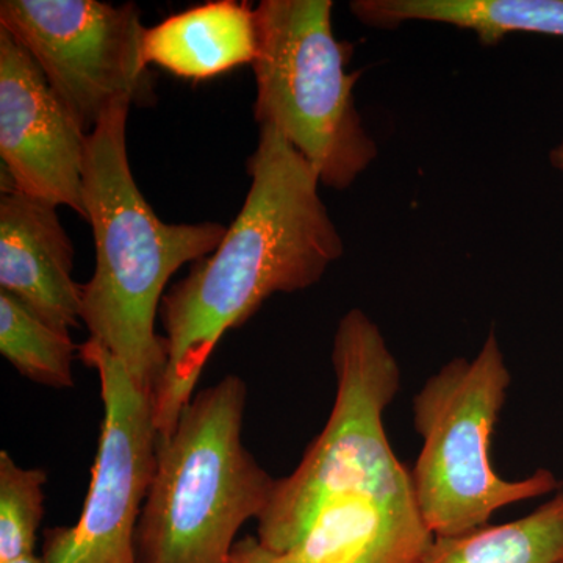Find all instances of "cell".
Segmentation results:
<instances>
[{
  "instance_id": "14",
  "label": "cell",
  "mask_w": 563,
  "mask_h": 563,
  "mask_svg": "<svg viewBox=\"0 0 563 563\" xmlns=\"http://www.w3.org/2000/svg\"><path fill=\"white\" fill-rule=\"evenodd\" d=\"M0 352L32 383L51 388L74 385V361L79 346L69 332L41 320L5 291H0Z\"/></svg>"
},
{
  "instance_id": "6",
  "label": "cell",
  "mask_w": 563,
  "mask_h": 563,
  "mask_svg": "<svg viewBox=\"0 0 563 563\" xmlns=\"http://www.w3.org/2000/svg\"><path fill=\"white\" fill-rule=\"evenodd\" d=\"M510 383L498 336L490 332L476 357L453 358L415 396L422 448L410 473L418 510L433 537L483 528L496 510L563 487L550 470L507 481L493 468V432Z\"/></svg>"
},
{
  "instance_id": "1",
  "label": "cell",
  "mask_w": 563,
  "mask_h": 563,
  "mask_svg": "<svg viewBox=\"0 0 563 563\" xmlns=\"http://www.w3.org/2000/svg\"><path fill=\"white\" fill-rule=\"evenodd\" d=\"M246 166L250 191L224 240L163 296L166 368L152 393L158 437L176 429L225 332L277 292L313 287L344 254L320 177L272 125H262Z\"/></svg>"
},
{
  "instance_id": "15",
  "label": "cell",
  "mask_w": 563,
  "mask_h": 563,
  "mask_svg": "<svg viewBox=\"0 0 563 563\" xmlns=\"http://www.w3.org/2000/svg\"><path fill=\"white\" fill-rule=\"evenodd\" d=\"M46 483L44 470L24 468L0 451V563L35 554Z\"/></svg>"
},
{
  "instance_id": "8",
  "label": "cell",
  "mask_w": 563,
  "mask_h": 563,
  "mask_svg": "<svg viewBox=\"0 0 563 563\" xmlns=\"http://www.w3.org/2000/svg\"><path fill=\"white\" fill-rule=\"evenodd\" d=\"M79 357L101 385L103 420L79 521L47 529L46 563H139L135 537L155 470L158 431L152 393L125 366L87 340Z\"/></svg>"
},
{
  "instance_id": "4",
  "label": "cell",
  "mask_w": 563,
  "mask_h": 563,
  "mask_svg": "<svg viewBox=\"0 0 563 563\" xmlns=\"http://www.w3.org/2000/svg\"><path fill=\"white\" fill-rule=\"evenodd\" d=\"M247 385L235 374L192 396L172 435L158 437L135 547L139 563H228L276 481L243 442Z\"/></svg>"
},
{
  "instance_id": "16",
  "label": "cell",
  "mask_w": 563,
  "mask_h": 563,
  "mask_svg": "<svg viewBox=\"0 0 563 563\" xmlns=\"http://www.w3.org/2000/svg\"><path fill=\"white\" fill-rule=\"evenodd\" d=\"M228 563H298L290 554L265 547L257 537H244L235 542Z\"/></svg>"
},
{
  "instance_id": "17",
  "label": "cell",
  "mask_w": 563,
  "mask_h": 563,
  "mask_svg": "<svg viewBox=\"0 0 563 563\" xmlns=\"http://www.w3.org/2000/svg\"><path fill=\"white\" fill-rule=\"evenodd\" d=\"M550 163L555 172L563 174V141L550 152Z\"/></svg>"
},
{
  "instance_id": "9",
  "label": "cell",
  "mask_w": 563,
  "mask_h": 563,
  "mask_svg": "<svg viewBox=\"0 0 563 563\" xmlns=\"http://www.w3.org/2000/svg\"><path fill=\"white\" fill-rule=\"evenodd\" d=\"M90 133L66 110L38 63L0 27V157L7 190L87 220L84 165Z\"/></svg>"
},
{
  "instance_id": "19",
  "label": "cell",
  "mask_w": 563,
  "mask_h": 563,
  "mask_svg": "<svg viewBox=\"0 0 563 563\" xmlns=\"http://www.w3.org/2000/svg\"><path fill=\"white\" fill-rule=\"evenodd\" d=\"M563 563V562H562Z\"/></svg>"
},
{
  "instance_id": "5",
  "label": "cell",
  "mask_w": 563,
  "mask_h": 563,
  "mask_svg": "<svg viewBox=\"0 0 563 563\" xmlns=\"http://www.w3.org/2000/svg\"><path fill=\"white\" fill-rule=\"evenodd\" d=\"M331 0H262L252 63L254 118L312 165L321 185L347 190L379 154L363 125L350 73L352 46L336 40Z\"/></svg>"
},
{
  "instance_id": "10",
  "label": "cell",
  "mask_w": 563,
  "mask_h": 563,
  "mask_svg": "<svg viewBox=\"0 0 563 563\" xmlns=\"http://www.w3.org/2000/svg\"><path fill=\"white\" fill-rule=\"evenodd\" d=\"M74 246L57 209L16 190L0 196V291L60 331L79 325Z\"/></svg>"
},
{
  "instance_id": "13",
  "label": "cell",
  "mask_w": 563,
  "mask_h": 563,
  "mask_svg": "<svg viewBox=\"0 0 563 563\" xmlns=\"http://www.w3.org/2000/svg\"><path fill=\"white\" fill-rule=\"evenodd\" d=\"M563 487L523 518L433 537L420 563H562Z\"/></svg>"
},
{
  "instance_id": "12",
  "label": "cell",
  "mask_w": 563,
  "mask_h": 563,
  "mask_svg": "<svg viewBox=\"0 0 563 563\" xmlns=\"http://www.w3.org/2000/svg\"><path fill=\"white\" fill-rule=\"evenodd\" d=\"M355 20L395 31L406 22H437L473 32L483 46L512 33L563 38V0H354Z\"/></svg>"
},
{
  "instance_id": "11",
  "label": "cell",
  "mask_w": 563,
  "mask_h": 563,
  "mask_svg": "<svg viewBox=\"0 0 563 563\" xmlns=\"http://www.w3.org/2000/svg\"><path fill=\"white\" fill-rule=\"evenodd\" d=\"M255 9L247 2L218 0L146 27L143 57L177 77L206 80L257 57Z\"/></svg>"
},
{
  "instance_id": "18",
  "label": "cell",
  "mask_w": 563,
  "mask_h": 563,
  "mask_svg": "<svg viewBox=\"0 0 563 563\" xmlns=\"http://www.w3.org/2000/svg\"><path fill=\"white\" fill-rule=\"evenodd\" d=\"M7 563H46L43 558H38L35 554L24 555V558L14 559V561H10Z\"/></svg>"
},
{
  "instance_id": "2",
  "label": "cell",
  "mask_w": 563,
  "mask_h": 563,
  "mask_svg": "<svg viewBox=\"0 0 563 563\" xmlns=\"http://www.w3.org/2000/svg\"><path fill=\"white\" fill-rule=\"evenodd\" d=\"M131 109V103H117L87 140L84 206L96 265L81 290L80 321L88 340L154 393L166 368V340L155 331L166 285L181 266L217 250L228 229L213 221L169 224L152 210L129 163Z\"/></svg>"
},
{
  "instance_id": "3",
  "label": "cell",
  "mask_w": 563,
  "mask_h": 563,
  "mask_svg": "<svg viewBox=\"0 0 563 563\" xmlns=\"http://www.w3.org/2000/svg\"><path fill=\"white\" fill-rule=\"evenodd\" d=\"M336 395L331 417L298 468L276 481L257 523L265 547L287 553L321 510L380 515L412 542L428 548L412 473L393 453L384 412L398 395L401 369L379 325L361 309L339 322L332 344Z\"/></svg>"
},
{
  "instance_id": "7",
  "label": "cell",
  "mask_w": 563,
  "mask_h": 563,
  "mask_svg": "<svg viewBox=\"0 0 563 563\" xmlns=\"http://www.w3.org/2000/svg\"><path fill=\"white\" fill-rule=\"evenodd\" d=\"M0 27L38 63L85 132L117 103L150 107L155 76L143 57L139 7L98 0H2Z\"/></svg>"
}]
</instances>
